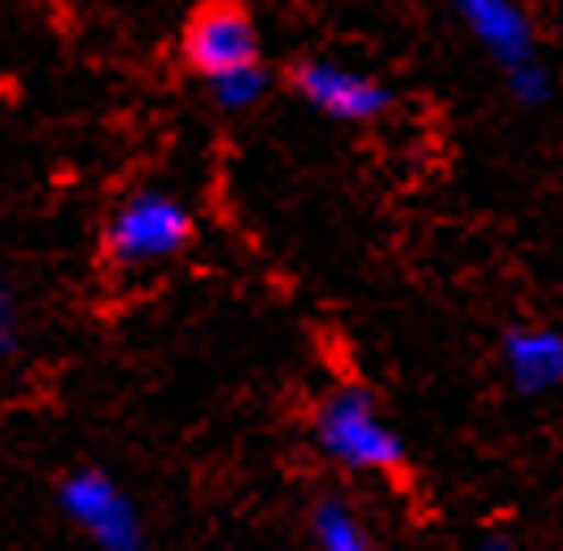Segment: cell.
I'll return each mask as SVG.
<instances>
[{"mask_svg":"<svg viewBox=\"0 0 563 551\" xmlns=\"http://www.w3.org/2000/svg\"><path fill=\"white\" fill-rule=\"evenodd\" d=\"M197 239V213L176 188L146 184L125 192L101 230V260L121 276H139L151 267L180 260Z\"/></svg>","mask_w":563,"mask_h":551,"instance_id":"obj_1","label":"cell"},{"mask_svg":"<svg viewBox=\"0 0 563 551\" xmlns=\"http://www.w3.org/2000/svg\"><path fill=\"white\" fill-rule=\"evenodd\" d=\"M313 443L330 464L355 476H401L409 464L401 430L388 422L376 393L363 385H334L309 418Z\"/></svg>","mask_w":563,"mask_h":551,"instance_id":"obj_2","label":"cell"},{"mask_svg":"<svg viewBox=\"0 0 563 551\" xmlns=\"http://www.w3.org/2000/svg\"><path fill=\"white\" fill-rule=\"evenodd\" d=\"M180 55L192 76L213 84L246 63L263 59L260 21L246 0H205L197 4L180 34Z\"/></svg>","mask_w":563,"mask_h":551,"instance_id":"obj_3","label":"cell"},{"mask_svg":"<svg viewBox=\"0 0 563 551\" xmlns=\"http://www.w3.org/2000/svg\"><path fill=\"white\" fill-rule=\"evenodd\" d=\"M288 88L301 97L313 113H322L330 122L342 125H372L384 122L397 109V92L372 76V71H355L334 59H297L288 67Z\"/></svg>","mask_w":563,"mask_h":551,"instance_id":"obj_4","label":"cell"},{"mask_svg":"<svg viewBox=\"0 0 563 551\" xmlns=\"http://www.w3.org/2000/svg\"><path fill=\"white\" fill-rule=\"evenodd\" d=\"M63 518L104 551H139L146 543L134 497L104 469L67 472L55 489Z\"/></svg>","mask_w":563,"mask_h":551,"instance_id":"obj_5","label":"cell"},{"mask_svg":"<svg viewBox=\"0 0 563 551\" xmlns=\"http://www.w3.org/2000/svg\"><path fill=\"white\" fill-rule=\"evenodd\" d=\"M451 4H455V18L463 21V30L481 42L484 55L501 71L539 55L534 21L518 0H451Z\"/></svg>","mask_w":563,"mask_h":551,"instance_id":"obj_6","label":"cell"},{"mask_svg":"<svg viewBox=\"0 0 563 551\" xmlns=\"http://www.w3.org/2000/svg\"><path fill=\"white\" fill-rule=\"evenodd\" d=\"M505 381L522 397L563 388V334L551 327H514L501 339Z\"/></svg>","mask_w":563,"mask_h":551,"instance_id":"obj_7","label":"cell"},{"mask_svg":"<svg viewBox=\"0 0 563 551\" xmlns=\"http://www.w3.org/2000/svg\"><path fill=\"white\" fill-rule=\"evenodd\" d=\"M309 531H313V543L325 551H367L376 548V539L367 531L363 514L342 502V497H322L313 514H309Z\"/></svg>","mask_w":563,"mask_h":551,"instance_id":"obj_8","label":"cell"},{"mask_svg":"<svg viewBox=\"0 0 563 551\" xmlns=\"http://www.w3.org/2000/svg\"><path fill=\"white\" fill-rule=\"evenodd\" d=\"M267 88H272V71L260 59L239 67V71H230V76H218V80L209 84V97L225 113H246V109H255L267 97Z\"/></svg>","mask_w":563,"mask_h":551,"instance_id":"obj_9","label":"cell"},{"mask_svg":"<svg viewBox=\"0 0 563 551\" xmlns=\"http://www.w3.org/2000/svg\"><path fill=\"white\" fill-rule=\"evenodd\" d=\"M505 84H509V97L526 109H534V104H547L555 97V76H551V67H547L539 55L526 63H514L509 71H505Z\"/></svg>","mask_w":563,"mask_h":551,"instance_id":"obj_10","label":"cell"},{"mask_svg":"<svg viewBox=\"0 0 563 551\" xmlns=\"http://www.w3.org/2000/svg\"><path fill=\"white\" fill-rule=\"evenodd\" d=\"M25 348V309L18 288L0 276V360H13Z\"/></svg>","mask_w":563,"mask_h":551,"instance_id":"obj_11","label":"cell"}]
</instances>
